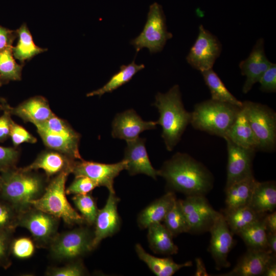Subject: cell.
<instances>
[{"instance_id": "obj_37", "label": "cell", "mask_w": 276, "mask_h": 276, "mask_svg": "<svg viewBox=\"0 0 276 276\" xmlns=\"http://www.w3.org/2000/svg\"><path fill=\"white\" fill-rule=\"evenodd\" d=\"M40 125L53 133L58 134L70 140L80 141V135L74 130L68 124L55 114Z\"/></svg>"}, {"instance_id": "obj_3", "label": "cell", "mask_w": 276, "mask_h": 276, "mask_svg": "<svg viewBox=\"0 0 276 276\" xmlns=\"http://www.w3.org/2000/svg\"><path fill=\"white\" fill-rule=\"evenodd\" d=\"M0 176L2 199L19 213L31 208L30 202L41 196L46 187L41 176L22 168L9 169L2 171Z\"/></svg>"}, {"instance_id": "obj_51", "label": "cell", "mask_w": 276, "mask_h": 276, "mask_svg": "<svg viewBox=\"0 0 276 276\" xmlns=\"http://www.w3.org/2000/svg\"><path fill=\"white\" fill-rule=\"evenodd\" d=\"M196 267L195 275H210L206 272L204 265L200 258L196 259Z\"/></svg>"}, {"instance_id": "obj_8", "label": "cell", "mask_w": 276, "mask_h": 276, "mask_svg": "<svg viewBox=\"0 0 276 276\" xmlns=\"http://www.w3.org/2000/svg\"><path fill=\"white\" fill-rule=\"evenodd\" d=\"M172 37V33L167 31L162 7L155 2L149 7L147 21L142 31L131 40L130 44L133 45L136 53L146 48L152 54L162 51L167 41Z\"/></svg>"}, {"instance_id": "obj_52", "label": "cell", "mask_w": 276, "mask_h": 276, "mask_svg": "<svg viewBox=\"0 0 276 276\" xmlns=\"http://www.w3.org/2000/svg\"><path fill=\"white\" fill-rule=\"evenodd\" d=\"M1 176H0V189H1Z\"/></svg>"}, {"instance_id": "obj_36", "label": "cell", "mask_w": 276, "mask_h": 276, "mask_svg": "<svg viewBox=\"0 0 276 276\" xmlns=\"http://www.w3.org/2000/svg\"><path fill=\"white\" fill-rule=\"evenodd\" d=\"M72 200L85 222L89 225H94L99 209L96 200L91 193L74 195Z\"/></svg>"}, {"instance_id": "obj_7", "label": "cell", "mask_w": 276, "mask_h": 276, "mask_svg": "<svg viewBox=\"0 0 276 276\" xmlns=\"http://www.w3.org/2000/svg\"><path fill=\"white\" fill-rule=\"evenodd\" d=\"M93 238L94 231L84 226L58 233L49 245L51 257L58 261L80 259L93 250Z\"/></svg>"}, {"instance_id": "obj_16", "label": "cell", "mask_w": 276, "mask_h": 276, "mask_svg": "<svg viewBox=\"0 0 276 276\" xmlns=\"http://www.w3.org/2000/svg\"><path fill=\"white\" fill-rule=\"evenodd\" d=\"M264 39H258L249 55L239 63L242 75L246 78L242 91L247 93L257 82H259L265 72L272 63L267 59L264 51Z\"/></svg>"}, {"instance_id": "obj_28", "label": "cell", "mask_w": 276, "mask_h": 276, "mask_svg": "<svg viewBox=\"0 0 276 276\" xmlns=\"http://www.w3.org/2000/svg\"><path fill=\"white\" fill-rule=\"evenodd\" d=\"M35 127L43 143L48 148L74 160L82 159L79 151V142L50 132L40 125H35Z\"/></svg>"}, {"instance_id": "obj_4", "label": "cell", "mask_w": 276, "mask_h": 276, "mask_svg": "<svg viewBox=\"0 0 276 276\" xmlns=\"http://www.w3.org/2000/svg\"><path fill=\"white\" fill-rule=\"evenodd\" d=\"M241 108L211 99L195 105L190 123L196 130L224 138Z\"/></svg>"}, {"instance_id": "obj_34", "label": "cell", "mask_w": 276, "mask_h": 276, "mask_svg": "<svg viewBox=\"0 0 276 276\" xmlns=\"http://www.w3.org/2000/svg\"><path fill=\"white\" fill-rule=\"evenodd\" d=\"M164 225L173 237L189 233V227L186 217L177 199L164 220Z\"/></svg>"}, {"instance_id": "obj_9", "label": "cell", "mask_w": 276, "mask_h": 276, "mask_svg": "<svg viewBox=\"0 0 276 276\" xmlns=\"http://www.w3.org/2000/svg\"><path fill=\"white\" fill-rule=\"evenodd\" d=\"M60 219L31 206L19 213L18 226L28 229L38 246H49L58 234Z\"/></svg>"}, {"instance_id": "obj_30", "label": "cell", "mask_w": 276, "mask_h": 276, "mask_svg": "<svg viewBox=\"0 0 276 276\" xmlns=\"http://www.w3.org/2000/svg\"><path fill=\"white\" fill-rule=\"evenodd\" d=\"M144 67L145 65L143 64H136L134 59L127 65H122L120 66V71L113 75L104 86L88 93L86 96L87 97L94 96L101 97L105 93H111L129 82L136 73Z\"/></svg>"}, {"instance_id": "obj_22", "label": "cell", "mask_w": 276, "mask_h": 276, "mask_svg": "<svg viewBox=\"0 0 276 276\" xmlns=\"http://www.w3.org/2000/svg\"><path fill=\"white\" fill-rule=\"evenodd\" d=\"M177 200L173 191H169L155 200L143 210L137 216L138 226L142 229L147 228L150 225L162 222Z\"/></svg>"}, {"instance_id": "obj_11", "label": "cell", "mask_w": 276, "mask_h": 276, "mask_svg": "<svg viewBox=\"0 0 276 276\" xmlns=\"http://www.w3.org/2000/svg\"><path fill=\"white\" fill-rule=\"evenodd\" d=\"M189 227V233L209 231L219 212L210 204L204 195L187 196L178 200Z\"/></svg>"}, {"instance_id": "obj_33", "label": "cell", "mask_w": 276, "mask_h": 276, "mask_svg": "<svg viewBox=\"0 0 276 276\" xmlns=\"http://www.w3.org/2000/svg\"><path fill=\"white\" fill-rule=\"evenodd\" d=\"M18 41L17 45L12 48L13 55L21 62L29 59L37 54L47 50L35 44L31 33L26 24L17 30Z\"/></svg>"}, {"instance_id": "obj_41", "label": "cell", "mask_w": 276, "mask_h": 276, "mask_svg": "<svg viewBox=\"0 0 276 276\" xmlns=\"http://www.w3.org/2000/svg\"><path fill=\"white\" fill-rule=\"evenodd\" d=\"M98 184L89 178L84 176H77L66 189V195L86 194L90 193Z\"/></svg>"}, {"instance_id": "obj_20", "label": "cell", "mask_w": 276, "mask_h": 276, "mask_svg": "<svg viewBox=\"0 0 276 276\" xmlns=\"http://www.w3.org/2000/svg\"><path fill=\"white\" fill-rule=\"evenodd\" d=\"M12 113L34 125L43 123L54 114L52 111L45 99L42 97L31 98L15 108L8 107L7 109Z\"/></svg>"}, {"instance_id": "obj_42", "label": "cell", "mask_w": 276, "mask_h": 276, "mask_svg": "<svg viewBox=\"0 0 276 276\" xmlns=\"http://www.w3.org/2000/svg\"><path fill=\"white\" fill-rule=\"evenodd\" d=\"M12 232L0 229V266L7 268L11 265L10 255Z\"/></svg>"}, {"instance_id": "obj_49", "label": "cell", "mask_w": 276, "mask_h": 276, "mask_svg": "<svg viewBox=\"0 0 276 276\" xmlns=\"http://www.w3.org/2000/svg\"><path fill=\"white\" fill-rule=\"evenodd\" d=\"M267 244L268 249L273 255L276 254V232H267Z\"/></svg>"}, {"instance_id": "obj_21", "label": "cell", "mask_w": 276, "mask_h": 276, "mask_svg": "<svg viewBox=\"0 0 276 276\" xmlns=\"http://www.w3.org/2000/svg\"><path fill=\"white\" fill-rule=\"evenodd\" d=\"M75 160L57 151H44L40 154L32 164L22 169L32 171L41 169L50 177L66 170H70L72 173Z\"/></svg>"}, {"instance_id": "obj_23", "label": "cell", "mask_w": 276, "mask_h": 276, "mask_svg": "<svg viewBox=\"0 0 276 276\" xmlns=\"http://www.w3.org/2000/svg\"><path fill=\"white\" fill-rule=\"evenodd\" d=\"M223 139L242 147L258 151V141L242 107Z\"/></svg>"}, {"instance_id": "obj_18", "label": "cell", "mask_w": 276, "mask_h": 276, "mask_svg": "<svg viewBox=\"0 0 276 276\" xmlns=\"http://www.w3.org/2000/svg\"><path fill=\"white\" fill-rule=\"evenodd\" d=\"M145 139L137 138L127 142L124 159L127 163L126 170L130 175L144 174L156 179L159 170L152 166L146 149Z\"/></svg>"}, {"instance_id": "obj_25", "label": "cell", "mask_w": 276, "mask_h": 276, "mask_svg": "<svg viewBox=\"0 0 276 276\" xmlns=\"http://www.w3.org/2000/svg\"><path fill=\"white\" fill-rule=\"evenodd\" d=\"M249 206L261 215L274 211L276 207L275 182L257 181Z\"/></svg>"}, {"instance_id": "obj_44", "label": "cell", "mask_w": 276, "mask_h": 276, "mask_svg": "<svg viewBox=\"0 0 276 276\" xmlns=\"http://www.w3.org/2000/svg\"><path fill=\"white\" fill-rule=\"evenodd\" d=\"M259 82L260 89L264 92L275 93L276 91V64L272 63L265 72Z\"/></svg>"}, {"instance_id": "obj_27", "label": "cell", "mask_w": 276, "mask_h": 276, "mask_svg": "<svg viewBox=\"0 0 276 276\" xmlns=\"http://www.w3.org/2000/svg\"><path fill=\"white\" fill-rule=\"evenodd\" d=\"M147 229L149 247L154 252L164 255L178 252V248L173 242V235L162 222L152 224Z\"/></svg>"}, {"instance_id": "obj_19", "label": "cell", "mask_w": 276, "mask_h": 276, "mask_svg": "<svg viewBox=\"0 0 276 276\" xmlns=\"http://www.w3.org/2000/svg\"><path fill=\"white\" fill-rule=\"evenodd\" d=\"M274 259H275V255L269 250L248 248L246 252L239 259L232 270L219 275H262L267 265Z\"/></svg>"}, {"instance_id": "obj_10", "label": "cell", "mask_w": 276, "mask_h": 276, "mask_svg": "<svg viewBox=\"0 0 276 276\" xmlns=\"http://www.w3.org/2000/svg\"><path fill=\"white\" fill-rule=\"evenodd\" d=\"M222 50L218 39L202 25L187 57V61L193 68L202 72L212 68Z\"/></svg>"}, {"instance_id": "obj_12", "label": "cell", "mask_w": 276, "mask_h": 276, "mask_svg": "<svg viewBox=\"0 0 276 276\" xmlns=\"http://www.w3.org/2000/svg\"><path fill=\"white\" fill-rule=\"evenodd\" d=\"M126 166L127 163L124 159L117 163L109 164L86 161L82 159L74 161L72 173L75 176H86L96 182L99 187H105L109 193H114V180L121 171L126 170Z\"/></svg>"}, {"instance_id": "obj_35", "label": "cell", "mask_w": 276, "mask_h": 276, "mask_svg": "<svg viewBox=\"0 0 276 276\" xmlns=\"http://www.w3.org/2000/svg\"><path fill=\"white\" fill-rule=\"evenodd\" d=\"M22 68V65L18 64L13 57L11 46L0 51V76L3 78L20 80Z\"/></svg>"}, {"instance_id": "obj_13", "label": "cell", "mask_w": 276, "mask_h": 276, "mask_svg": "<svg viewBox=\"0 0 276 276\" xmlns=\"http://www.w3.org/2000/svg\"><path fill=\"white\" fill-rule=\"evenodd\" d=\"M211 240L209 251L214 259L216 268H227L228 254L234 245V234L229 229L223 215L219 212L209 229Z\"/></svg>"}, {"instance_id": "obj_32", "label": "cell", "mask_w": 276, "mask_h": 276, "mask_svg": "<svg viewBox=\"0 0 276 276\" xmlns=\"http://www.w3.org/2000/svg\"><path fill=\"white\" fill-rule=\"evenodd\" d=\"M201 73L210 91L211 99L242 107V102L231 93L213 68L201 72Z\"/></svg>"}, {"instance_id": "obj_39", "label": "cell", "mask_w": 276, "mask_h": 276, "mask_svg": "<svg viewBox=\"0 0 276 276\" xmlns=\"http://www.w3.org/2000/svg\"><path fill=\"white\" fill-rule=\"evenodd\" d=\"M87 271L80 259L69 261L62 267L49 268L45 273L49 276H82Z\"/></svg>"}, {"instance_id": "obj_2", "label": "cell", "mask_w": 276, "mask_h": 276, "mask_svg": "<svg viewBox=\"0 0 276 276\" xmlns=\"http://www.w3.org/2000/svg\"><path fill=\"white\" fill-rule=\"evenodd\" d=\"M154 106L159 113L156 123L162 126V136L167 150L171 151L190 123L191 113L183 106L178 85H174L166 93H157Z\"/></svg>"}, {"instance_id": "obj_45", "label": "cell", "mask_w": 276, "mask_h": 276, "mask_svg": "<svg viewBox=\"0 0 276 276\" xmlns=\"http://www.w3.org/2000/svg\"><path fill=\"white\" fill-rule=\"evenodd\" d=\"M18 156V152L13 148L0 146V171L13 168Z\"/></svg>"}, {"instance_id": "obj_31", "label": "cell", "mask_w": 276, "mask_h": 276, "mask_svg": "<svg viewBox=\"0 0 276 276\" xmlns=\"http://www.w3.org/2000/svg\"><path fill=\"white\" fill-rule=\"evenodd\" d=\"M264 215L237 234L248 248L268 250L267 244V230L264 221Z\"/></svg>"}, {"instance_id": "obj_46", "label": "cell", "mask_w": 276, "mask_h": 276, "mask_svg": "<svg viewBox=\"0 0 276 276\" xmlns=\"http://www.w3.org/2000/svg\"><path fill=\"white\" fill-rule=\"evenodd\" d=\"M10 112L7 109L4 114L0 117V142L10 136L11 118Z\"/></svg>"}, {"instance_id": "obj_15", "label": "cell", "mask_w": 276, "mask_h": 276, "mask_svg": "<svg viewBox=\"0 0 276 276\" xmlns=\"http://www.w3.org/2000/svg\"><path fill=\"white\" fill-rule=\"evenodd\" d=\"M120 199L116 193H109L104 207L98 210L94 225L93 248L95 249L104 239L117 233L120 228L121 221L118 211Z\"/></svg>"}, {"instance_id": "obj_1", "label": "cell", "mask_w": 276, "mask_h": 276, "mask_svg": "<svg viewBox=\"0 0 276 276\" xmlns=\"http://www.w3.org/2000/svg\"><path fill=\"white\" fill-rule=\"evenodd\" d=\"M159 176L166 181L171 191L187 196L205 195L213 187L214 178L211 172L202 163L190 155L177 152L166 161Z\"/></svg>"}, {"instance_id": "obj_14", "label": "cell", "mask_w": 276, "mask_h": 276, "mask_svg": "<svg viewBox=\"0 0 276 276\" xmlns=\"http://www.w3.org/2000/svg\"><path fill=\"white\" fill-rule=\"evenodd\" d=\"M227 144V165L225 187L245 178L254 175L252 162L256 150L239 146L228 139Z\"/></svg>"}, {"instance_id": "obj_43", "label": "cell", "mask_w": 276, "mask_h": 276, "mask_svg": "<svg viewBox=\"0 0 276 276\" xmlns=\"http://www.w3.org/2000/svg\"><path fill=\"white\" fill-rule=\"evenodd\" d=\"M10 136L13 145L15 146L24 143L33 144L37 141L36 137L24 127L14 123L12 120L10 123Z\"/></svg>"}, {"instance_id": "obj_6", "label": "cell", "mask_w": 276, "mask_h": 276, "mask_svg": "<svg viewBox=\"0 0 276 276\" xmlns=\"http://www.w3.org/2000/svg\"><path fill=\"white\" fill-rule=\"evenodd\" d=\"M258 143V150L272 152L276 147V113L269 107L250 101L242 106Z\"/></svg>"}, {"instance_id": "obj_29", "label": "cell", "mask_w": 276, "mask_h": 276, "mask_svg": "<svg viewBox=\"0 0 276 276\" xmlns=\"http://www.w3.org/2000/svg\"><path fill=\"white\" fill-rule=\"evenodd\" d=\"M221 213L232 232L237 235L265 215L258 214L249 206L232 209L225 208Z\"/></svg>"}, {"instance_id": "obj_40", "label": "cell", "mask_w": 276, "mask_h": 276, "mask_svg": "<svg viewBox=\"0 0 276 276\" xmlns=\"http://www.w3.org/2000/svg\"><path fill=\"white\" fill-rule=\"evenodd\" d=\"M35 244L30 238L20 237L12 240L11 252L18 259H28L35 252Z\"/></svg>"}, {"instance_id": "obj_48", "label": "cell", "mask_w": 276, "mask_h": 276, "mask_svg": "<svg viewBox=\"0 0 276 276\" xmlns=\"http://www.w3.org/2000/svg\"><path fill=\"white\" fill-rule=\"evenodd\" d=\"M264 221L267 232H276V212L275 211L264 215Z\"/></svg>"}, {"instance_id": "obj_50", "label": "cell", "mask_w": 276, "mask_h": 276, "mask_svg": "<svg viewBox=\"0 0 276 276\" xmlns=\"http://www.w3.org/2000/svg\"><path fill=\"white\" fill-rule=\"evenodd\" d=\"M262 275H264V276H275L276 275L275 259L272 260L267 265Z\"/></svg>"}, {"instance_id": "obj_38", "label": "cell", "mask_w": 276, "mask_h": 276, "mask_svg": "<svg viewBox=\"0 0 276 276\" xmlns=\"http://www.w3.org/2000/svg\"><path fill=\"white\" fill-rule=\"evenodd\" d=\"M18 216L12 205L3 199L0 201V229L13 233L18 226Z\"/></svg>"}, {"instance_id": "obj_5", "label": "cell", "mask_w": 276, "mask_h": 276, "mask_svg": "<svg viewBox=\"0 0 276 276\" xmlns=\"http://www.w3.org/2000/svg\"><path fill=\"white\" fill-rule=\"evenodd\" d=\"M71 171L66 170L56 175L46 186L42 195L30 204L68 225H81L85 222L84 218L72 207L66 196L65 183Z\"/></svg>"}, {"instance_id": "obj_17", "label": "cell", "mask_w": 276, "mask_h": 276, "mask_svg": "<svg viewBox=\"0 0 276 276\" xmlns=\"http://www.w3.org/2000/svg\"><path fill=\"white\" fill-rule=\"evenodd\" d=\"M156 122L145 121L133 109H128L114 117L111 135L127 142L137 138L144 131L156 128Z\"/></svg>"}, {"instance_id": "obj_47", "label": "cell", "mask_w": 276, "mask_h": 276, "mask_svg": "<svg viewBox=\"0 0 276 276\" xmlns=\"http://www.w3.org/2000/svg\"><path fill=\"white\" fill-rule=\"evenodd\" d=\"M12 35V31L0 26V51L11 46Z\"/></svg>"}, {"instance_id": "obj_24", "label": "cell", "mask_w": 276, "mask_h": 276, "mask_svg": "<svg viewBox=\"0 0 276 276\" xmlns=\"http://www.w3.org/2000/svg\"><path fill=\"white\" fill-rule=\"evenodd\" d=\"M134 249L139 258L157 276H172L180 269L193 265L191 261L178 264L170 257H155L146 251L139 243L135 244Z\"/></svg>"}, {"instance_id": "obj_26", "label": "cell", "mask_w": 276, "mask_h": 276, "mask_svg": "<svg viewBox=\"0 0 276 276\" xmlns=\"http://www.w3.org/2000/svg\"><path fill=\"white\" fill-rule=\"evenodd\" d=\"M257 180L251 176L225 188L226 209L249 206Z\"/></svg>"}]
</instances>
